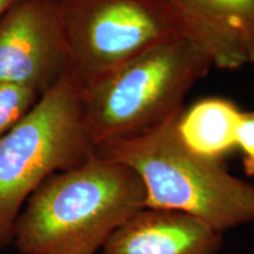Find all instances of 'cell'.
<instances>
[{"instance_id":"6da1fadb","label":"cell","mask_w":254,"mask_h":254,"mask_svg":"<svg viewBox=\"0 0 254 254\" xmlns=\"http://www.w3.org/2000/svg\"><path fill=\"white\" fill-rule=\"evenodd\" d=\"M141 179L126 165L93 155L53 174L25 202L13 228L21 254H95L145 207Z\"/></svg>"},{"instance_id":"7a4b0ae2","label":"cell","mask_w":254,"mask_h":254,"mask_svg":"<svg viewBox=\"0 0 254 254\" xmlns=\"http://www.w3.org/2000/svg\"><path fill=\"white\" fill-rule=\"evenodd\" d=\"M212 67L207 56L184 34L79 86L94 151L177 118L186 95Z\"/></svg>"},{"instance_id":"3957f363","label":"cell","mask_w":254,"mask_h":254,"mask_svg":"<svg viewBox=\"0 0 254 254\" xmlns=\"http://www.w3.org/2000/svg\"><path fill=\"white\" fill-rule=\"evenodd\" d=\"M177 118L136 138L97 147L98 157L126 165L145 187L146 208L182 212L221 232L254 222V185L195 154L177 133Z\"/></svg>"},{"instance_id":"277c9868","label":"cell","mask_w":254,"mask_h":254,"mask_svg":"<svg viewBox=\"0 0 254 254\" xmlns=\"http://www.w3.org/2000/svg\"><path fill=\"white\" fill-rule=\"evenodd\" d=\"M93 155L80 87L66 74L0 136V251L12 243L15 220L28 196L47 178L80 166Z\"/></svg>"},{"instance_id":"5b68a950","label":"cell","mask_w":254,"mask_h":254,"mask_svg":"<svg viewBox=\"0 0 254 254\" xmlns=\"http://www.w3.org/2000/svg\"><path fill=\"white\" fill-rule=\"evenodd\" d=\"M68 75L87 84L152 47L184 36L170 0H58Z\"/></svg>"},{"instance_id":"8992f818","label":"cell","mask_w":254,"mask_h":254,"mask_svg":"<svg viewBox=\"0 0 254 254\" xmlns=\"http://www.w3.org/2000/svg\"><path fill=\"white\" fill-rule=\"evenodd\" d=\"M68 74L58 0H20L0 18V84L43 95Z\"/></svg>"},{"instance_id":"52a82bcc","label":"cell","mask_w":254,"mask_h":254,"mask_svg":"<svg viewBox=\"0 0 254 254\" xmlns=\"http://www.w3.org/2000/svg\"><path fill=\"white\" fill-rule=\"evenodd\" d=\"M190 38L221 69L254 64V0H170Z\"/></svg>"},{"instance_id":"ba28073f","label":"cell","mask_w":254,"mask_h":254,"mask_svg":"<svg viewBox=\"0 0 254 254\" xmlns=\"http://www.w3.org/2000/svg\"><path fill=\"white\" fill-rule=\"evenodd\" d=\"M222 233L182 212L144 208L113 232L101 254H219Z\"/></svg>"},{"instance_id":"9c48e42d","label":"cell","mask_w":254,"mask_h":254,"mask_svg":"<svg viewBox=\"0 0 254 254\" xmlns=\"http://www.w3.org/2000/svg\"><path fill=\"white\" fill-rule=\"evenodd\" d=\"M243 111L225 98H206L184 110L177 119V133L189 150L220 160L237 147V131Z\"/></svg>"},{"instance_id":"30bf717a","label":"cell","mask_w":254,"mask_h":254,"mask_svg":"<svg viewBox=\"0 0 254 254\" xmlns=\"http://www.w3.org/2000/svg\"><path fill=\"white\" fill-rule=\"evenodd\" d=\"M41 95L34 88L17 84H0V136L24 118Z\"/></svg>"},{"instance_id":"8fae6325","label":"cell","mask_w":254,"mask_h":254,"mask_svg":"<svg viewBox=\"0 0 254 254\" xmlns=\"http://www.w3.org/2000/svg\"><path fill=\"white\" fill-rule=\"evenodd\" d=\"M237 147L245 157H254V110L243 112L237 131Z\"/></svg>"},{"instance_id":"7c38bea8","label":"cell","mask_w":254,"mask_h":254,"mask_svg":"<svg viewBox=\"0 0 254 254\" xmlns=\"http://www.w3.org/2000/svg\"><path fill=\"white\" fill-rule=\"evenodd\" d=\"M20 0H0V18L8 11L12 6L17 4Z\"/></svg>"},{"instance_id":"4fadbf2b","label":"cell","mask_w":254,"mask_h":254,"mask_svg":"<svg viewBox=\"0 0 254 254\" xmlns=\"http://www.w3.org/2000/svg\"><path fill=\"white\" fill-rule=\"evenodd\" d=\"M244 168L245 172L251 177H254V157L244 158Z\"/></svg>"}]
</instances>
